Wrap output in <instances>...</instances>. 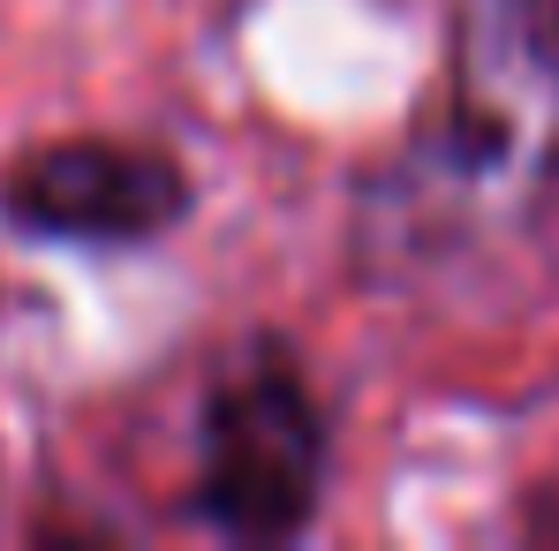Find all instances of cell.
Segmentation results:
<instances>
[{"mask_svg":"<svg viewBox=\"0 0 559 551\" xmlns=\"http://www.w3.org/2000/svg\"><path fill=\"white\" fill-rule=\"evenodd\" d=\"M559 196V0H462L439 92L393 167L364 182L378 242L439 257L499 242Z\"/></svg>","mask_w":559,"mask_h":551,"instance_id":"cell-1","label":"cell"},{"mask_svg":"<svg viewBox=\"0 0 559 551\" xmlns=\"http://www.w3.org/2000/svg\"><path fill=\"white\" fill-rule=\"evenodd\" d=\"M325 499V416L302 370L258 340L235 370L204 385L197 408V483L189 514L227 544H287Z\"/></svg>","mask_w":559,"mask_h":551,"instance_id":"cell-2","label":"cell"},{"mask_svg":"<svg viewBox=\"0 0 559 551\" xmlns=\"http://www.w3.org/2000/svg\"><path fill=\"white\" fill-rule=\"evenodd\" d=\"M197 204L182 159L129 136H69L31 152L0 182V219L31 242H84V250H136L175 235Z\"/></svg>","mask_w":559,"mask_h":551,"instance_id":"cell-3","label":"cell"},{"mask_svg":"<svg viewBox=\"0 0 559 551\" xmlns=\"http://www.w3.org/2000/svg\"><path fill=\"white\" fill-rule=\"evenodd\" d=\"M522 529H530L537 544H559V460L537 476V491L522 499Z\"/></svg>","mask_w":559,"mask_h":551,"instance_id":"cell-4","label":"cell"}]
</instances>
